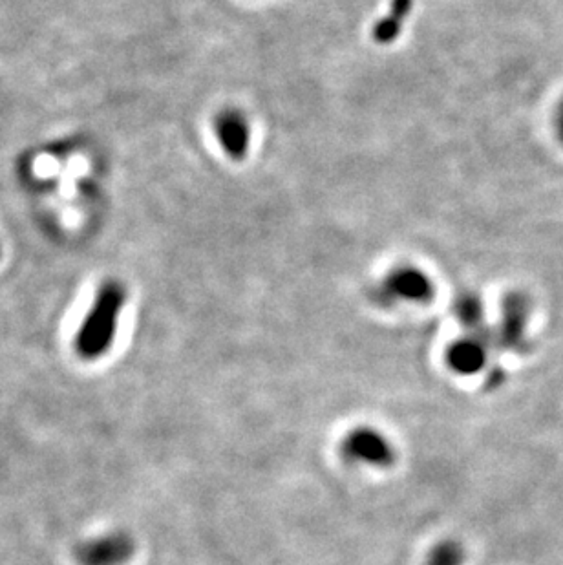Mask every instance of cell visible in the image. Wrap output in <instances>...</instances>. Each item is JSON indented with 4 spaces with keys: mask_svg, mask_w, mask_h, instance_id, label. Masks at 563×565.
Segmentation results:
<instances>
[{
    "mask_svg": "<svg viewBox=\"0 0 563 565\" xmlns=\"http://www.w3.org/2000/svg\"><path fill=\"white\" fill-rule=\"evenodd\" d=\"M214 134L225 154L233 160H242L251 147V125L238 110H224L218 114L214 119Z\"/></svg>",
    "mask_w": 563,
    "mask_h": 565,
    "instance_id": "obj_6",
    "label": "cell"
},
{
    "mask_svg": "<svg viewBox=\"0 0 563 565\" xmlns=\"http://www.w3.org/2000/svg\"><path fill=\"white\" fill-rule=\"evenodd\" d=\"M0 253H2V251H0Z\"/></svg>",
    "mask_w": 563,
    "mask_h": 565,
    "instance_id": "obj_12",
    "label": "cell"
},
{
    "mask_svg": "<svg viewBox=\"0 0 563 565\" xmlns=\"http://www.w3.org/2000/svg\"><path fill=\"white\" fill-rule=\"evenodd\" d=\"M125 302L127 291L119 282H107L99 289L75 335L74 350L83 361H97L110 352Z\"/></svg>",
    "mask_w": 563,
    "mask_h": 565,
    "instance_id": "obj_1",
    "label": "cell"
},
{
    "mask_svg": "<svg viewBox=\"0 0 563 565\" xmlns=\"http://www.w3.org/2000/svg\"><path fill=\"white\" fill-rule=\"evenodd\" d=\"M383 295L390 300L423 304L434 297V284L415 267H399L384 280Z\"/></svg>",
    "mask_w": 563,
    "mask_h": 565,
    "instance_id": "obj_5",
    "label": "cell"
},
{
    "mask_svg": "<svg viewBox=\"0 0 563 565\" xmlns=\"http://www.w3.org/2000/svg\"><path fill=\"white\" fill-rule=\"evenodd\" d=\"M414 0H394L392 10L384 17L383 21L377 22L373 37L381 44H392L403 32V24L412 10Z\"/></svg>",
    "mask_w": 563,
    "mask_h": 565,
    "instance_id": "obj_8",
    "label": "cell"
},
{
    "mask_svg": "<svg viewBox=\"0 0 563 565\" xmlns=\"http://www.w3.org/2000/svg\"><path fill=\"white\" fill-rule=\"evenodd\" d=\"M456 317L468 330H478L483 322V302L478 295H463L457 300Z\"/></svg>",
    "mask_w": 563,
    "mask_h": 565,
    "instance_id": "obj_10",
    "label": "cell"
},
{
    "mask_svg": "<svg viewBox=\"0 0 563 565\" xmlns=\"http://www.w3.org/2000/svg\"><path fill=\"white\" fill-rule=\"evenodd\" d=\"M554 134H556V138H558L560 145L563 147V97L560 99L556 110H554Z\"/></svg>",
    "mask_w": 563,
    "mask_h": 565,
    "instance_id": "obj_11",
    "label": "cell"
},
{
    "mask_svg": "<svg viewBox=\"0 0 563 565\" xmlns=\"http://www.w3.org/2000/svg\"><path fill=\"white\" fill-rule=\"evenodd\" d=\"M467 553L456 540H443L432 547L425 565H465Z\"/></svg>",
    "mask_w": 563,
    "mask_h": 565,
    "instance_id": "obj_9",
    "label": "cell"
},
{
    "mask_svg": "<svg viewBox=\"0 0 563 565\" xmlns=\"http://www.w3.org/2000/svg\"><path fill=\"white\" fill-rule=\"evenodd\" d=\"M531 317V300L523 293H510L501 308V324L498 339L501 344L512 350L520 352L527 342V326Z\"/></svg>",
    "mask_w": 563,
    "mask_h": 565,
    "instance_id": "obj_4",
    "label": "cell"
},
{
    "mask_svg": "<svg viewBox=\"0 0 563 565\" xmlns=\"http://www.w3.org/2000/svg\"><path fill=\"white\" fill-rule=\"evenodd\" d=\"M489 359V346L479 335H468L454 342L447 352L448 368L457 375L470 377L485 368Z\"/></svg>",
    "mask_w": 563,
    "mask_h": 565,
    "instance_id": "obj_7",
    "label": "cell"
},
{
    "mask_svg": "<svg viewBox=\"0 0 563 565\" xmlns=\"http://www.w3.org/2000/svg\"><path fill=\"white\" fill-rule=\"evenodd\" d=\"M340 456L350 465L366 469H390L397 459L394 443L381 430L361 425L351 428L340 441Z\"/></svg>",
    "mask_w": 563,
    "mask_h": 565,
    "instance_id": "obj_2",
    "label": "cell"
},
{
    "mask_svg": "<svg viewBox=\"0 0 563 565\" xmlns=\"http://www.w3.org/2000/svg\"><path fill=\"white\" fill-rule=\"evenodd\" d=\"M134 553L136 542L130 534H101L77 547V562L81 565H125Z\"/></svg>",
    "mask_w": 563,
    "mask_h": 565,
    "instance_id": "obj_3",
    "label": "cell"
}]
</instances>
